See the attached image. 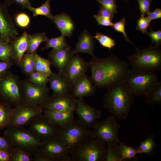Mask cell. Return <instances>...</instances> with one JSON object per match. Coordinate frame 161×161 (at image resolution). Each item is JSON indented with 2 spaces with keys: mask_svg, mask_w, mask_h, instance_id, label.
Instances as JSON below:
<instances>
[{
  "mask_svg": "<svg viewBox=\"0 0 161 161\" xmlns=\"http://www.w3.org/2000/svg\"><path fill=\"white\" fill-rule=\"evenodd\" d=\"M93 56L89 67L91 78L96 87L107 89L124 80L130 70L127 62L114 55L104 58Z\"/></svg>",
  "mask_w": 161,
  "mask_h": 161,
  "instance_id": "obj_1",
  "label": "cell"
},
{
  "mask_svg": "<svg viewBox=\"0 0 161 161\" xmlns=\"http://www.w3.org/2000/svg\"><path fill=\"white\" fill-rule=\"evenodd\" d=\"M107 89L103 100L104 108L116 118L126 119L133 103L134 96L124 80L111 86Z\"/></svg>",
  "mask_w": 161,
  "mask_h": 161,
  "instance_id": "obj_2",
  "label": "cell"
},
{
  "mask_svg": "<svg viewBox=\"0 0 161 161\" xmlns=\"http://www.w3.org/2000/svg\"><path fill=\"white\" fill-rule=\"evenodd\" d=\"M92 132L78 120L74 119L67 125L59 127L56 136L71 155L91 138Z\"/></svg>",
  "mask_w": 161,
  "mask_h": 161,
  "instance_id": "obj_3",
  "label": "cell"
},
{
  "mask_svg": "<svg viewBox=\"0 0 161 161\" xmlns=\"http://www.w3.org/2000/svg\"><path fill=\"white\" fill-rule=\"evenodd\" d=\"M132 69L154 72L161 69V51L159 47L152 44L128 57Z\"/></svg>",
  "mask_w": 161,
  "mask_h": 161,
  "instance_id": "obj_4",
  "label": "cell"
},
{
  "mask_svg": "<svg viewBox=\"0 0 161 161\" xmlns=\"http://www.w3.org/2000/svg\"><path fill=\"white\" fill-rule=\"evenodd\" d=\"M134 96L146 97L158 82L154 72L130 70L124 80Z\"/></svg>",
  "mask_w": 161,
  "mask_h": 161,
  "instance_id": "obj_5",
  "label": "cell"
},
{
  "mask_svg": "<svg viewBox=\"0 0 161 161\" xmlns=\"http://www.w3.org/2000/svg\"><path fill=\"white\" fill-rule=\"evenodd\" d=\"M4 135L13 146L31 155L37 151L41 142L28 130L23 128L7 127L4 131Z\"/></svg>",
  "mask_w": 161,
  "mask_h": 161,
  "instance_id": "obj_6",
  "label": "cell"
},
{
  "mask_svg": "<svg viewBox=\"0 0 161 161\" xmlns=\"http://www.w3.org/2000/svg\"><path fill=\"white\" fill-rule=\"evenodd\" d=\"M21 81L9 70L0 77V99L14 107L23 103Z\"/></svg>",
  "mask_w": 161,
  "mask_h": 161,
  "instance_id": "obj_7",
  "label": "cell"
},
{
  "mask_svg": "<svg viewBox=\"0 0 161 161\" xmlns=\"http://www.w3.org/2000/svg\"><path fill=\"white\" fill-rule=\"evenodd\" d=\"M106 144L90 138L71 155V161H104Z\"/></svg>",
  "mask_w": 161,
  "mask_h": 161,
  "instance_id": "obj_8",
  "label": "cell"
},
{
  "mask_svg": "<svg viewBox=\"0 0 161 161\" xmlns=\"http://www.w3.org/2000/svg\"><path fill=\"white\" fill-rule=\"evenodd\" d=\"M120 125L113 115L101 122H97L93 126L91 138L97 139L106 144L119 143L118 131Z\"/></svg>",
  "mask_w": 161,
  "mask_h": 161,
  "instance_id": "obj_9",
  "label": "cell"
},
{
  "mask_svg": "<svg viewBox=\"0 0 161 161\" xmlns=\"http://www.w3.org/2000/svg\"><path fill=\"white\" fill-rule=\"evenodd\" d=\"M43 112L44 110L40 106H32L23 103L13 108L7 127L23 128L29 125L34 119L43 114Z\"/></svg>",
  "mask_w": 161,
  "mask_h": 161,
  "instance_id": "obj_10",
  "label": "cell"
},
{
  "mask_svg": "<svg viewBox=\"0 0 161 161\" xmlns=\"http://www.w3.org/2000/svg\"><path fill=\"white\" fill-rule=\"evenodd\" d=\"M50 89L47 86H36L28 80L21 81L23 103L30 105L40 106L50 97Z\"/></svg>",
  "mask_w": 161,
  "mask_h": 161,
  "instance_id": "obj_11",
  "label": "cell"
},
{
  "mask_svg": "<svg viewBox=\"0 0 161 161\" xmlns=\"http://www.w3.org/2000/svg\"><path fill=\"white\" fill-rule=\"evenodd\" d=\"M37 151L52 161H71L70 153L56 136L41 141Z\"/></svg>",
  "mask_w": 161,
  "mask_h": 161,
  "instance_id": "obj_12",
  "label": "cell"
},
{
  "mask_svg": "<svg viewBox=\"0 0 161 161\" xmlns=\"http://www.w3.org/2000/svg\"><path fill=\"white\" fill-rule=\"evenodd\" d=\"M29 125L28 130L41 141L56 136L59 129L46 117L43 113L34 119Z\"/></svg>",
  "mask_w": 161,
  "mask_h": 161,
  "instance_id": "obj_13",
  "label": "cell"
},
{
  "mask_svg": "<svg viewBox=\"0 0 161 161\" xmlns=\"http://www.w3.org/2000/svg\"><path fill=\"white\" fill-rule=\"evenodd\" d=\"M75 111L78 120L88 128H92L100 117V110L87 104L83 98H77Z\"/></svg>",
  "mask_w": 161,
  "mask_h": 161,
  "instance_id": "obj_14",
  "label": "cell"
},
{
  "mask_svg": "<svg viewBox=\"0 0 161 161\" xmlns=\"http://www.w3.org/2000/svg\"><path fill=\"white\" fill-rule=\"evenodd\" d=\"M18 34L6 5L0 2V40L3 43H10Z\"/></svg>",
  "mask_w": 161,
  "mask_h": 161,
  "instance_id": "obj_15",
  "label": "cell"
},
{
  "mask_svg": "<svg viewBox=\"0 0 161 161\" xmlns=\"http://www.w3.org/2000/svg\"><path fill=\"white\" fill-rule=\"evenodd\" d=\"M77 100L71 94L58 96L51 95L40 107L43 110L75 111Z\"/></svg>",
  "mask_w": 161,
  "mask_h": 161,
  "instance_id": "obj_16",
  "label": "cell"
},
{
  "mask_svg": "<svg viewBox=\"0 0 161 161\" xmlns=\"http://www.w3.org/2000/svg\"><path fill=\"white\" fill-rule=\"evenodd\" d=\"M75 55L73 50L68 44L60 50L52 49L49 54V60L58 73L64 75L67 66Z\"/></svg>",
  "mask_w": 161,
  "mask_h": 161,
  "instance_id": "obj_17",
  "label": "cell"
},
{
  "mask_svg": "<svg viewBox=\"0 0 161 161\" xmlns=\"http://www.w3.org/2000/svg\"><path fill=\"white\" fill-rule=\"evenodd\" d=\"M96 87L91 78L85 74L72 83L70 94L76 98H83L93 95Z\"/></svg>",
  "mask_w": 161,
  "mask_h": 161,
  "instance_id": "obj_18",
  "label": "cell"
},
{
  "mask_svg": "<svg viewBox=\"0 0 161 161\" xmlns=\"http://www.w3.org/2000/svg\"><path fill=\"white\" fill-rule=\"evenodd\" d=\"M89 67V62L77 55H74L67 66L64 75L72 83L85 75Z\"/></svg>",
  "mask_w": 161,
  "mask_h": 161,
  "instance_id": "obj_19",
  "label": "cell"
},
{
  "mask_svg": "<svg viewBox=\"0 0 161 161\" xmlns=\"http://www.w3.org/2000/svg\"><path fill=\"white\" fill-rule=\"evenodd\" d=\"M49 82L53 96H58L70 94L71 83L66 76L59 73H52L49 77Z\"/></svg>",
  "mask_w": 161,
  "mask_h": 161,
  "instance_id": "obj_20",
  "label": "cell"
},
{
  "mask_svg": "<svg viewBox=\"0 0 161 161\" xmlns=\"http://www.w3.org/2000/svg\"><path fill=\"white\" fill-rule=\"evenodd\" d=\"M28 34L24 32L10 43L12 53V61L18 66L21 59L27 48Z\"/></svg>",
  "mask_w": 161,
  "mask_h": 161,
  "instance_id": "obj_21",
  "label": "cell"
},
{
  "mask_svg": "<svg viewBox=\"0 0 161 161\" xmlns=\"http://www.w3.org/2000/svg\"><path fill=\"white\" fill-rule=\"evenodd\" d=\"M74 111H61L44 110L43 114L51 122L59 127L65 126L75 119Z\"/></svg>",
  "mask_w": 161,
  "mask_h": 161,
  "instance_id": "obj_22",
  "label": "cell"
},
{
  "mask_svg": "<svg viewBox=\"0 0 161 161\" xmlns=\"http://www.w3.org/2000/svg\"><path fill=\"white\" fill-rule=\"evenodd\" d=\"M61 35L70 37L75 29V24L70 17L65 13L53 16L52 20Z\"/></svg>",
  "mask_w": 161,
  "mask_h": 161,
  "instance_id": "obj_23",
  "label": "cell"
},
{
  "mask_svg": "<svg viewBox=\"0 0 161 161\" xmlns=\"http://www.w3.org/2000/svg\"><path fill=\"white\" fill-rule=\"evenodd\" d=\"M87 30L82 32L75 48L73 50L75 54L79 53H85L93 55L95 41Z\"/></svg>",
  "mask_w": 161,
  "mask_h": 161,
  "instance_id": "obj_24",
  "label": "cell"
},
{
  "mask_svg": "<svg viewBox=\"0 0 161 161\" xmlns=\"http://www.w3.org/2000/svg\"><path fill=\"white\" fill-rule=\"evenodd\" d=\"M13 110L9 104L0 99V130L8 127Z\"/></svg>",
  "mask_w": 161,
  "mask_h": 161,
  "instance_id": "obj_25",
  "label": "cell"
},
{
  "mask_svg": "<svg viewBox=\"0 0 161 161\" xmlns=\"http://www.w3.org/2000/svg\"><path fill=\"white\" fill-rule=\"evenodd\" d=\"M48 39L44 32L32 35L28 34V46L26 52L29 53H36L41 43L46 42Z\"/></svg>",
  "mask_w": 161,
  "mask_h": 161,
  "instance_id": "obj_26",
  "label": "cell"
},
{
  "mask_svg": "<svg viewBox=\"0 0 161 161\" xmlns=\"http://www.w3.org/2000/svg\"><path fill=\"white\" fill-rule=\"evenodd\" d=\"M36 53L24 54L20 61L19 67L22 72L27 76L35 71Z\"/></svg>",
  "mask_w": 161,
  "mask_h": 161,
  "instance_id": "obj_27",
  "label": "cell"
},
{
  "mask_svg": "<svg viewBox=\"0 0 161 161\" xmlns=\"http://www.w3.org/2000/svg\"><path fill=\"white\" fill-rule=\"evenodd\" d=\"M51 63L49 59L35 54V71L47 75L49 77L52 72L51 69Z\"/></svg>",
  "mask_w": 161,
  "mask_h": 161,
  "instance_id": "obj_28",
  "label": "cell"
},
{
  "mask_svg": "<svg viewBox=\"0 0 161 161\" xmlns=\"http://www.w3.org/2000/svg\"><path fill=\"white\" fill-rule=\"evenodd\" d=\"M106 145L104 161H121L118 143H111Z\"/></svg>",
  "mask_w": 161,
  "mask_h": 161,
  "instance_id": "obj_29",
  "label": "cell"
},
{
  "mask_svg": "<svg viewBox=\"0 0 161 161\" xmlns=\"http://www.w3.org/2000/svg\"><path fill=\"white\" fill-rule=\"evenodd\" d=\"M147 103L152 106L161 103V82L158 81L145 97Z\"/></svg>",
  "mask_w": 161,
  "mask_h": 161,
  "instance_id": "obj_30",
  "label": "cell"
},
{
  "mask_svg": "<svg viewBox=\"0 0 161 161\" xmlns=\"http://www.w3.org/2000/svg\"><path fill=\"white\" fill-rule=\"evenodd\" d=\"M156 146L154 136L153 135H149L142 141L139 147L137 148V153L139 154H150L155 149Z\"/></svg>",
  "mask_w": 161,
  "mask_h": 161,
  "instance_id": "obj_31",
  "label": "cell"
},
{
  "mask_svg": "<svg viewBox=\"0 0 161 161\" xmlns=\"http://www.w3.org/2000/svg\"><path fill=\"white\" fill-rule=\"evenodd\" d=\"M46 43V44L43 48V49L52 48L53 49L59 50L62 49L68 44L65 37L62 35L59 37L48 39Z\"/></svg>",
  "mask_w": 161,
  "mask_h": 161,
  "instance_id": "obj_32",
  "label": "cell"
},
{
  "mask_svg": "<svg viewBox=\"0 0 161 161\" xmlns=\"http://www.w3.org/2000/svg\"><path fill=\"white\" fill-rule=\"evenodd\" d=\"M51 0H46L40 6L36 8L32 7L29 10L32 12L34 16H43L52 20L53 16L50 10V3Z\"/></svg>",
  "mask_w": 161,
  "mask_h": 161,
  "instance_id": "obj_33",
  "label": "cell"
},
{
  "mask_svg": "<svg viewBox=\"0 0 161 161\" xmlns=\"http://www.w3.org/2000/svg\"><path fill=\"white\" fill-rule=\"evenodd\" d=\"M28 80L33 84L40 87L47 86L49 77L44 74L34 71L28 76Z\"/></svg>",
  "mask_w": 161,
  "mask_h": 161,
  "instance_id": "obj_34",
  "label": "cell"
},
{
  "mask_svg": "<svg viewBox=\"0 0 161 161\" xmlns=\"http://www.w3.org/2000/svg\"><path fill=\"white\" fill-rule=\"evenodd\" d=\"M119 148L121 155V161L134 158L137 154V148L126 145L125 143L120 142Z\"/></svg>",
  "mask_w": 161,
  "mask_h": 161,
  "instance_id": "obj_35",
  "label": "cell"
},
{
  "mask_svg": "<svg viewBox=\"0 0 161 161\" xmlns=\"http://www.w3.org/2000/svg\"><path fill=\"white\" fill-rule=\"evenodd\" d=\"M10 161H33L31 155L20 149L13 147L11 152Z\"/></svg>",
  "mask_w": 161,
  "mask_h": 161,
  "instance_id": "obj_36",
  "label": "cell"
},
{
  "mask_svg": "<svg viewBox=\"0 0 161 161\" xmlns=\"http://www.w3.org/2000/svg\"><path fill=\"white\" fill-rule=\"evenodd\" d=\"M93 38L96 39L103 47L111 49L115 45V41L113 39L101 33L97 32Z\"/></svg>",
  "mask_w": 161,
  "mask_h": 161,
  "instance_id": "obj_37",
  "label": "cell"
},
{
  "mask_svg": "<svg viewBox=\"0 0 161 161\" xmlns=\"http://www.w3.org/2000/svg\"><path fill=\"white\" fill-rule=\"evenodd\" d=\"M0 60L12 61V53L10 43H2L0 45Z\"/></svg>",
  "mask_w": 161,
  "mask_h": 161,
  "instance_id": "obj_38",
  "label": "cell"
},
{
  "mask_svg": "<svg viewBox=\"0 0 161 161\" xmlns=\"http://www.w3.org/2000/svg\"><path fill=\"white\" fill-rule=\"evenodd\" d=\"M116 0H96L102 6L107 10L110 13L112 18L117 13Z\"/></svg>",
  "mask_w": 161,
  "mask_h": 161,
  "instance_id": "obj_39",
  "label": "cell"
},
{
  "mask_svg": "<svg viewBox=\"0 0 161 161\" xmlns=\"http://www.w3.org/2000/svg\"><path fill=\"white\" fill-rule=\"evenodd\" d=\"M150 22L145 16H141L137 21L136 29L144 34H147V29L150 26Z\"/></svg>",
  "mask_w": 161,
  "mask_h": 161,
  "instance_id": "obj_40",
  "label": "cell"
},
{
  "mask_svg": "<svg viewBox=\"0 0 161 161\" xmlns=\"http://www.w3.org/2000/svg\"><path fill=\"white\" fill-rule=\"evenodd\" d=\"M126 20L125 17L123 18L120 21L113 23L112 27L116 31L122 33L125 39L127 41L133 45L128 38L125 30Z\"/></svg>",
  "mask_w": 161,
  "mask_h": 161,
  "instance_id": "obj_41",
  "label": "cell"
},
{
  "mask_svg": "<svg viewBox=\"0 0 161 161\" xmlns=\"http://www.w3.org/2000/svg\"><path fill=\"white\" fill-rule=\"evenodd\" d=\"M15 21L16 24L22 28L27 27L29 24L30 19L29 16L24 13L18 14L15 17Z\"/></svg>",
  "mask_w": 161,
  "mask_h": 161,
  "instance_id": "obj_42",
  "label": "cell"
},
{
  "mask_svg": "<svg viewBox=\"0 0 161 161\" xmlns=\"http://www.w3.org/2000/svg\"><path fill=\"white\" fill-rule=\"evenodd\" d=\"M138 3L141 16L147 15L150 12V7L152 0H137Z\"/></svg>",
  "mask_w": 161,
  "mask_h": 161,
  "instance_id": "obj_43",
  "label": "cell"
},
{
  "mask_svg": "<svg viewBox=\"0 0 161 161\" xmlns=\"http://www.w3.org/2000/svg\"><path fill=\"white\" fill-rule=\"evenodd\" d=\"M148 36L151 40L152 44L155 43V46L159 47L161 44V31L160 30L154 31L151 29L150 30V32L147 33Z\"/></svg>",
  "mask_w": 161,
  "mask_h": 161,
  "instance_id": "obj_44",
  "label": "cell"
},
{
  "mask_svg": "<svg viewBox=\"0 0 161 161\" xmlns=\"http://www.w3.org/2000/svg\"><path fill=\"white\" fill-rule=\"evenodd\" d=\"M4 4L8 5L13 4H17L23 8L29 10L32 7L30 0H4Z\"/></svg>",
  "mask_w": 161,
  "mask_h": 161,
  "instance_id": "obj_45",
  "label": "cell"
},
{
  "mask_svg": "<svg viewBox=\"0 0 161 161\" xmlns=\"http://www.w3.org/2000/svg\"><path fill=\"white\" fill-rule=\"evenodd\" d=\"M94 18L99 25L112 27L113 25L112 19L104 17L97 15H94Z\"/></svg>",
  "mask_w": 161,
  "mask_h": 161,
  "instance_id": "obj_46",
  "label": "cell"
},
{
  "mask_svg": "<svg viewBox=\"0 0 161 161\" xmlns=\"http://www.w3.org/2000/svg\"><path fill=\"white\" fill-rule=\"evenodd\" d=\"M13 148V146L5 137L0 136V149L7 151L11 153Z\"/></svg>",
  "mask_w": 161,
  "mask_h": 161,
  "instance_id": "obj_47",
  "label": "cell"
},
{
  "mask_svg": "<svg viewBox=\"0 0 161 161\" xmlns=\"http://www.w3.org/2000/svg\"><path fill=\"white\" fill-rule=\"evenodd\" d=\"M12 61H5L0 60V77L10 69L13 64Z\"/></svg>",
  "mask_w": 161,
  "mask_h": 161,
  "instance_id": "obj_48",
  "label": "cell"
},
{
  "mask_svg": "<svg viewBox=\"0 0 161 161\" xmlns=\"http://www.w3.org/2000/svg\"><path fill=\"white\" fill-rule=\"evenodd\" d=\"M148 20L151 22L152 21L161 18V9L156 8L153 12H150L146 17Z\"/></svg>",
  "mask_w": 161,
  "mask_h": 161,
  "instance_id": "obj_49",
  "label": "cell"
},
{
  "mask_svg": "<svg viewBox=\"0 0 161 161\" xmlns=\"http://www.w3.org/2000/svg\"><path fill=\"white\" fill-rule=\"evenodd\" d=\"M10 153L5 150L0 149V161H10Z\"/></svg>",
  "mask_w": 161,
  "mask_h": 161,
  "instance_id": "obj_50",
  "label": "cell"
},
{
  "mask_svg": "<svg viewBox=\"0 0 161 161\" xmlns=\"http://www.w3.org/2000/svg\"><path fill=\"white\" fill-rule=\"evenodd\" d=\"M97 15L109 18L112 19V18L110 13L102 6H100L98 13Z\"/></svg>",
  "mask_w": 161,
  "mask_h": 161,
  "instance_id": "obj_51",
  "label": "cell"
},
{
  "mask_svg": "<svg viewBox=\"0 0 161 161\" xmlns=\"http://www.w3.org/2000/svg\"><path fill=\"white\" fill-rule=\"evenodd\" d=\"M3 42H2L0 40V45Z\"/></svg>",
  "mask_w": 161,
  "mask_h": 161,
  "instance_id": "obj_52",
  "label": "cell"
},
{
  "mask_svg": "<svg viewBox=\"0 0 161 161\" xmlns=\"http://www.w3.org/2000/svg\"><path fill=\"white\" fill-rule=\"evenodd\" d=\"M125 0L126 1H127V0Z\"/></svg>",
  "mask_w": 161,
  "mask_h": 161,
  "instance_id": "obj_53",
  "label": "cell"
}]
</instances>
